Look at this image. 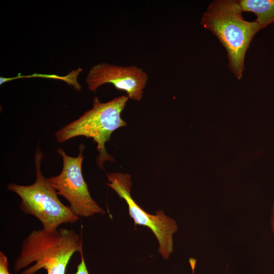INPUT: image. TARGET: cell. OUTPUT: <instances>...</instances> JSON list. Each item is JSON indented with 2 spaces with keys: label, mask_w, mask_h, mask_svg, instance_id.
Segmentation results:
<instances>
[{
  "label": "cell",
  "mask_w": 274,
  "mask_h": 274,
  "mask_svg": "<svg viewBox=\"0 0 274 274\" xmlns=\"http://www.w3.org/2000/svg\"><path fill=\"white\" fill-rule=\"evenodd\" d=\"M84 144L79 146L77 157L70 156L61 148L57 153L62 159V168L60 173L47 178L49 182L70 203L69 207L79 217H88L96 214L103 215L105 210L92 199L88 186L82 173V165L84 158Z\"/></svg>",
  "instance_id": "obj_5"
},
{
  "label": "cell",
  "mask_w": 274,
  "mask_h": 274,
  "mask_svg": "<svg viewBox=\"0 0 274 274\" xmlns=\"http://www.w3.org/2000/svg\"><path fill=\"white\" fill-rule=\"evenodd\" d=\"M189 261L192 270V274H194V269L196 260L194 258H191L189 259Z\"/></svg>",
  "instance_id": "obj_12"
},
{
  "label": "cell",
  "mask_w": 274,
  "mask_h": 274,
  "mask_svg": "<svg viewBox=\"0 0 274 274\" xmlns=\"http://www.w3.org/2000/svg\"><path fill=\"white\" fill-rule=\"evenodd\" d=\"M76 252L83 253V244L81 235L74 229L34 230L23 239L13 270L17 272L35 262L21 274H35L42 268L46 269L47 274H65L68 263Z\"/></svg>",
  "instance_id": "obj_2"
},
{
  "label": "cell",
  "mask_w": 274,
  "mask_h": 274,
  "mask_svg": "<svg viewBox=\"0 0 274 274\" xmlns=\"http://www.w3.org/2000/svg\"><path fill=\"white\" fill-rule=\"evenodd\" d=\"M108 185L114 190L120 198L126 202L128 214L133 220L135 226L143 225L150 228L157 238L159 253L167 259L173 252V234L178 230L176 222L165 215L161 210L151 215L143 210L131 196V177L128 174L111 173L107 175Z\"/></svg>",
  "instance_id": "obj_6"
},
{
  "label": "cell",
  "mask_w": 274,
  "mask_h": 274,
  "mask_svg": "<svg viewBox=\"0 0 274 274\" xmlns=\"http://www.w3.org/2000/svg\"><path fill=\"white\" fill-rule=\"evenodd\" d=\"M43 156L38 145L34 156L36 181L32 184L20 185L11 183L7 186V189L20 197V208L22 212L38 219L43 229L52 231L62 224L75 223L79 217L69 206L61 202L57 191L42 173L41 165Z\"/></svg>",
  "instance_id": "obj_4"
},
{
  "label": "cell",
  "mask_w": 274,
  "mask_h": 274,
  "mask_svg": "<svg viewBox=\"0 0 274 274\" xmlns=\"http://www.w3.org/2000/svg\"><path fill=\"white\" fill-rule=\"evenodd\" d=\"M128 99L127 96L122 95L101 102L95 96L90 110L55 133L56 140L62 143L80 136L92 138L96 143L98 151L96 162L103 169L105 162H115L113 157L106 151L105 144L115 130L126 126L121 114Z\"/></svg>",
  "instance_id": "obj_3"
},
{
  "label": "cell",
  "mask_w": 274,
  "mask_h": 274,
  "mask_svg": "<svg viewBox=\"0 0 274 274\" xmlns=\"http://www.w3.org/2000/svg\"><path fill=\"white\" fill-rule=\"evenodd\" d=\"M243 12L254 13L261 29L274 22V0H238Z\"/></svg>",
  "instance_id": "obj_8"
},
{
  "label": "cell",
  "mask_w": 274,
  "mask_h": 274,
  "mask_svg": "<svg viewBox=\"0 0 274 274\" xmlns=\"http://www.w3.org/2000/svg\"><path fill=\"white\" fill-rule=\"evenodd\" d=\"M148 81L146 73L135 65L118 66L107 63L94 65L85 78L88 89L95 92L102 85L110 83L124 91L129 98L140 101Z\"/></svg>",
  "instance_id": "obj_7"
},
{
  "label": "cell",
  "mask_w": 274,
  "mask_h": 274,
  "mask_svg": "<svg viewBox=\"0 0 274 274\" xmlns=\"http://www.w3.org/2000/svg\"><path fill=\"white\" fill-rule=\"evenodd\" d=\"M242 13L238 0H216L209 5L200 21L225 48L228 67L238 80L243 77L246 52L261 29L255 21L245 20Z\"/></svg>",
  "instance_id": "obj_1"
},
{
  "label": "cell",
  "mask_w": 274,
  "mask_h": 274,
  "mask_svg": "<svg viewBox=\"0 0 274 274\" xmlns=\"http://www.w3.org/2000/svg\"><path fill=\"white\" fill-rule=\"evenodd\" d=\"M0 274H11L9 271V264L6 255L0 252Z\"/></svg>",
  "instance_id": "obj_9"
},
{
  "label": "cell",
  "mask_w": 274,
  "mask_h": 274,
  "mask_svg": "<svg viewBox=\"0 0 274 274\" xmlns=\"http://www.w3.org/2000/svg\"><path fill=\"white\" fill-rule=\"evenodd\" d=\"M270 225H271V231H272L273 237V250L272 257H273V259H274V199L273 200V202L271 206V209Z\"/></svg>",
  "instance_id": "obj_11"
},
{
  "label": "cell",
  "mask_w": 274,
  "mask_h": 274,
  "mask_svg": "<svg viewBox=\"0 0 274 274\" xmlns=\"http://www.w3.org/2000/svg\"><path fill=\"white\" fill-rule=\"evenodd\" d=\"M81 260L77 266V270L75 274H89L87 268L83 253L81 254Z\"/></svg>",
  "instance_id": "obj_10"
}]
</instances>
